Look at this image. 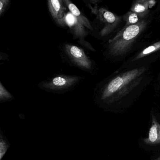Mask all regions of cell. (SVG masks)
I'll list each match as a JSON object with an SVG mask.
<instances>
[{
    "label": "cell",
    "instance_id": "cell-14",
    "mask_svg": "<svg viewBox=\"0 0 160 160\" xmlns=\"http://www.w3.org/2000/svg\"><path fill=\"white\" fill-rule=\"evenodd\" d=\"M10 0H0V15L6 8Z\"/></svg>",
    "mask_w": 160,
    "mask_h": 160
},
{
    "label": "cell",
    "instance_id": "cell-4",
    "mask_svg": "<svg viewBox=\"0 0 160 160\" xmlns=\"http://www.w3.org/2000/svg\"><path fill=\"white\" fill-rule=\"evenodd\" d=\"M102 23L104 24L103 28L99 32L101 37L106 36L112 32L119 25L122 21V17L107 10L103 7L92 9Z\"/></svg>",
    "mask_w": 160,
    "mask_h": 160
},
{
    "label": "cell",
    "instance_id": "cell-5",
    "mask_svg": "<svg viewBox=\"0 0 160 160\" xmlns=\"http://www.w3.org/2000/svg\"><path fill=\"white\" fill-rule=\"evenodd\" d=\"M64 49L66 54L73 64L87 71L92 69L93 63L82 49L70 44H66Z\"/></svg>",
    "mask_w": 160,
    "mask_h": 160
},
{
    "label": "cell",
    "instance_id": "cell-8",
    "mask_svg": "<svg viewBox=\"0 0 160 160\" xmlns=\"http://www.w3.org/2000/svg\"><path fill=\"white\" fill-rule=\"evenodd\" d=\"M155 4V0H134L131 7L130 11L147 18L150 13L149 9Z\"/></svg>",
    "mask_w": 160,
    "mask_h": 160
},
{
    "label": "cell",
    "instance_id": "cell-6",
    "mask_svg": "<svg viewBox=\"0 0 160 160\" xmlns=\"http://www.w3.org/2000/svg\"><path fill=\"white\" fill-rule=\"evenodd\" d=\"M65 25L69 28L74 38L83 39L88 34L86 27L70 12H67L64 18Z\"/></svg>",
    "mask_w": 160,
    "mask_h": 160
},
{
    "label": "cell",
    "instance_id": "cell-20",
    "mask_svg": "<svg viewBox=\"0 0 160 160\" xmlns=\"http://www.w3.org/2000/svg\"><path fill=\"white\" fill-rule=\"evenodd\" d=\"M2 138V136H1V134H0V139H1V138Z\"/></svg>",
    "mask_w": 160,
    "mask_h": 160
},
{
    "label": "cell",
    "instance_id": "cell-2",
    "mask_svg": "<svg viewBox=\"0 0 160 160\" xmlns=\"http://www.w3.org/2000/svg\"><path fill=\"white\" fill-rule=\"evenodd\" d=\"M148 23L149 21L146 18L136 24L124 26L114 37L108 41L106 49L108 56L115 58L125 54Z\"/></svg>",
    "mask_w": 160,
    "mask_h": 160
},
{
    "label": "cell",
    "instance_id": "cell-13",
    "mask_svg": "<svg viewBox=\"0 0 160 160\" xmlns=\"http://www.w3.org/2000/svg\"><path fill=\"white\" fill-rule=\"evenodd\" d=\"M8 146L7 143L2 138H1L0 139V160L2 159V158L6 153L8 149Z\"/></svg>",
    "mask_w": 160,
    "mask_h": 160
},
{
    "label": "cell",
    "instance_id": "cell-15",
    "mask_svg": "<svg viewBox=\"0 0 160 160\" xmlns=\"http://www.w3.org/2000/svg\"><path fill=\"white\" fill-rule=\"evenodd\" d=\"M79 41L80 43L83 45L84 46H85L86 48H87L89 50L91 51H95V50L92 47V46H91L90 44L88 43V42H87L85 40H84V39H82V40H80Z\"/></svg>",
    "mask_w": 160,
    "mask_h": 160
},
{
    "label": "cell",
    "instance_id": "cell-10",
    "mask_svg": "<svg viewBox=\"0 0 160 160\" xmlns=\"http://www.w3.org/2000/svg\"><path fill=\"white\" fill-rule=\"evenodd\" d=\"M63 2L68 8L69 12L75 16L86 28L91 31L93 30V28L88 18L82 13L78 7L72 2L71 0H63Z\"/></svg>",
    "mask_w": 160,
    "mask_h": 160
},
{
    "label": "cell",
    "instance_id": "cell-7",
    "mask_svg": "<svg viewBox=\"0 0 160 160\" xmlns=\"http://www.w3.org/2000/svg\"><path fill=\"white\" fill-rule=\"evenodd\" d=\"M48 6L51 15L56 23L65 26L64 18L67 13L66 8L60 0H48Z\"/></svg>",
    "mask_w": 160,
    "mask_h": 160
},
{
    "label": "cell",
    "instance_id": "cell-3",
    "mask_svg": "<svg viewBox=\"0 0 160 160\" xmlns=\"http://www.w3.org/2000/svg\"><path fill=\"white\" fill-rule=\"evenodd\" d=\"M81 79L82 78L79 76L59 75L42 82L40 83V87L50 92L62 93L75 87Z\"/></svg>",
    "mask_w": 160,
    "mask_h": 160
},
{
    "label": "cell",
    "instance_id": "cell-18",
    "mask_svg": "<svg viewBox=\"0 0 160 160\" xmlns=\"http://www.w3.org/2000/svg\"><path fill=\"white\" fill-rule=\"evenodd\" d=\"M154 160H160V157H159L158 158H157Z\"/></svg>",
    "mask_w": 160,
    "mask_h": 160
},
{
    "label": "cell",
    "instance_id": "cell-1",
    "mask_svg": "<svg viewBox=\"0 0 160 160\" xmlns=\"http://www.w3.org/2000/svg\"><path fill=\"white\" fill-rule=\"evenodd\" d=\"M145 70L143 68H136L112 77L99 88L97 101L102 107H112L139 84Z\"/></svg>",
    "mask_w": 160,
    "mask_h": 160
},
{
    "label": "cell",
    "instance_id": "cell-12",
    "mask_svg": "<svg viewBox=\"0 0 160 160\" xmlns=\"http://www.w3.org/2000/svg\"><path fill=\"white\" fill-rule=\"evenodd\" d=\"M160 49V41L157 42L153 45L148 47L146 48L141 53L139 54L137 57V59L142 58L145 55H148L149 53H152Z\"/></svg>",
    "mask_w": 160,
    "mask_h": 160
},
{
    "label": "cell",
    "instance_id": "cell-9",
    "mask_svg": "<svg viewBox=\"0 0 160 160\" xmlns=\"http://www.w3.org/2000/svg\"><path fill=\"white\" fill-rule=\"evenodd\" d=\"M143 142L149 145L160 144V124L155 118H152V125L148 136L144 139Z\"/></svg>",
    "mask_w": 160,
    "mask_h": 160
},
{
    "label": "cell",
    "instance_id": "cell-11",
    "mask_svg": "<svg viewBox=\"0 0 160 160\" xmlns=\"http://www.w3.org/2000/svg\"><path fill=\"white\" fill-rule=\"evenodd\" d=\"M122 20L126 22L125 26L136 24L141 21L146 19L139 14L134 13L130 10L123 15L122 16Z\"/></svg>",
    "mask_w": 160,
    "mask_h": 160
},
{
    "label": "cell",
    "instance_id": "cell-16",
    "mask_svg": "<svg viewBox=\"0 0 160 160\" xmlns=\"http://www.w3.org/2000/svg\"><path fill=\"white\" fill-rule=\"evenodd\" d=\"M91 2L93 3L98 2H99L100 0H90Z\"/></svg>",
    "mask_w": 160,
    "mask_h": 160
},
{
    "label": "cell",
    "instance_id": "cell-17",
    "mask_svg": "<svg viewBox=\"0 0 160 160\" xmlns=\"http://www.w3.org/2000/svg\"><path fill=\"white\" fill-rule=\"evenodd\" d=\"M2 88H1V87H0V96H1V94H2Z\"/></svg>",
    "mask_w": 160,
    "mask_h": 160
},
{
    "label": "cell",
    "instance_id": "cell-19",
    "mask_svg": "<svg viewBox=\"0 0 160 160\" xmlns=\"http://www.w3.org/2000/svg\"><path fill=\"white\" fill-rule=\"evenodd\" d=\"M60 1H61V2L62 3H63V0H60Z\"/></svg>",
    "mask_w": 160,
    "mask_h": 160
}]
</instances>
